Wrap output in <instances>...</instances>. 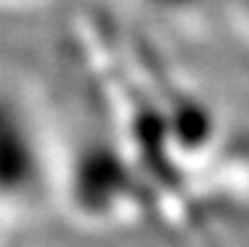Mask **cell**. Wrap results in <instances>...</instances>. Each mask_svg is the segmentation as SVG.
<instances>
[{"label": "cell", "mask_w": 249, "mask_h": 247, "mask_svg": "<svg viewBox=\"0 0 249 247\" xmlns=\"http://www.w3.org/2000/svg\"><path fill=\"white\" fill-rule=\"evenodd\" d=\"M58 162L61 152L35 101L0 77V208L16 223L58 199Z\"/></svg>", "instance_id": "6da1fadb"}, {"label": "cell", "mask_w": 249, "mask_h": 247, "mask_svg": "<svg viewBox=\"0 0 249 247\" xmlns=\"http://www.w3.org/2000/svg\"><path fill=\"white\" fill-rule=\"evenodd\" d=\"M138 3L162 19H191L204 8L207 0H138Z\"/></svg>", "instance_id": "7a4b0ae2"}, {"label": "cell", "mask_w": 249, "mask_h": 247, "mask_svg": "<svg viewBox=\"0 0 249 247\" xmlns=\"http://www.w3.org/2000/svg\"><path fill=\"white\" fill-rule=\"evenodd\" d=\"M233 16L241 24V29L249 35V0H233Z\"/></svg>", "instance_id": "3957f363"}, {"label": "cell", "mask_w": 249, "mask_h": 247, "mask_svg": "<svg viewBox=\"0 0 249 247\" xmlns=\"http://www.w3.org/2000/svg\"><path fill=\"white\" fill-rule=\"evenodd\" d=\"M35 3H40V0H0V5H5V8H24V5Z\"/></svg>", "instance_id": "277c9868"}]
</instances>
